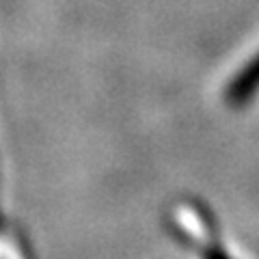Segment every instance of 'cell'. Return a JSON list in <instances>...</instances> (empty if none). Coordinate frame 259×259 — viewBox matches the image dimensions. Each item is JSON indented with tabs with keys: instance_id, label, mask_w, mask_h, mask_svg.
<instances>
[{
	"instance_id": "obj_1",
	"label": "cell",
	"mask_w": 259,
	"mask_h": 259,
	"mask_svg": "<svg viewBox=\"0 0 259 259\" xmlns=\"http://www.w3.org/2000/svg\"><path fill=\"white\" fill-rule=\"evenodd\" d=\"M173 223L186 240V244L192 242V246L199 250L203 259H231L227 250L218 244L214 223L209 221V214L199 203L190 201V203L177 205L173 212Z\"/></svg>"
},
{
	"instance_id": "obj_2",
	"label": "cell",
	"mask_w": 259,
	"mask_h": 259,
	"mask_svg": "<svg viewBox=\"0 0 259 259\" xmlns=\"http://www.w3.org/2000/svg\"><path fill=\"white\" fill-rule=\"evenodd\" d=\"M259 89V54L250 61L244 71L231 80L229 89H227V102L231 106H246V102L257 93Z\"/></svg>"
}]
</instances>
